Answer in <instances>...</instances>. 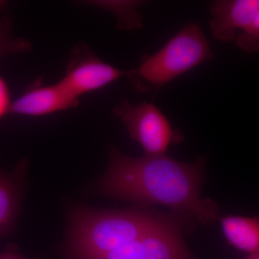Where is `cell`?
<instances>
[{"instance_id":"1","label":"cell","mask_w":259,"mask_h":259,"mask_svg":"<svg viewBox=\"0 0 259 259\" xmlns=\"http://www.w3.org/2000/svg\"><path fill=\"white\" fill-rule=\"evenodd\" d=\"M110 158L108 169L95 186L99 193L143 207L164 206L196 225L219 218L215 202L201 197L205 158L184 163L166 155L134 158L115 148Z\"/></svg>"},{"instance_id":"2","label":"cell","mask_w":259,"mask_h":259,"mask_svg":"<svg viewBox=\"0 0 259 259\" xmlns=\"http://www.w3.org/2000/svg\"><path fill=\"white\" fill-rule=\"evenodd\" d=\"M178 216L181 215L143 206L125 210L77 207L71 212L70 249L78 259L96 258Z\"/></svg>"},{"instance_id":"3","label":"cell","mask_w":259,"mask_h":259,"mask_svg":"<svg viewBox=\"0 0 259 259\" xmlns=\"http://www.w3.org/2000/svg\"><path fill=\"white\" fill-rule=\"evenodd\" d=\"M214 57L202 28L192 23L171 37L156 54L144 56L139 66L127 71V75L135 90L148 93L160 90Z\"/></svg>"},{"instance_id":"4","label":"cell","mask_w":259,"mask_h":259,"mask_svg":"<svg viewBox=\"0 0 259 259\" xmlns=\"http://www.w3.org/2000/svg\"><path fill=\"white\" fill-rule=\"evenodd\" d=\"M113 113L125 124L130 137L142 147L146 155H165L170 146L183 141L182 133L171 127L153 102L132 105L122 101Z\"/></svg>"},{"instance_id":"5","label":"cell","mask_w":259,"mask_h":259,"mask_svg":"<svg viewBox=\"0 0 259 259\" xmlns=\"http://www.w3.org/2000/svg\"><path fill=\"white\" fill-rule=\"evenodd\" d=\"M194 223L178 216L106 254L94 259H197L183 239V231Z\"/></svg>"},{"instance_id":"6","label":"cell","mask_w":259,"mask_h":259,"mask_svg":"<svg viewBox=\"0 0 259 259\" xmlns=\"http://www.w3.org/2000/svg\"><path fill=\"white\" fill-rule=\"evenodd\" d=\"M209 22L214 38L233 42L239 34L259 28L258 0H219L213 2Z\"/></svg>"},{"instance_id":"7","label":"cell","mask_w":259,"mask_h":259,"mask_svg":"<svg viewBox=\"0 0 259 259\" xmlns=\"http://www.w3.org/2000/svg\"><path fill=\"white\" fill-rule=\"evenodd\" d=\"M127 74V71L107 64L88 52L70 64L66 74L58 83L71 97L79 100L82 95L105 88Z\"/></svg>"},{"instance_id":"8","label":"cell","mask_w":259,"mask_h":259,"mask_svg":"<svg viewBox=\"0 0 259 259\" xmlns=\"http://www.w3.org/2000/svg\"><path fill=\"white\" fill-rule=\"evenodd\" d=\"M79 100L71 97L59 83L35 87L12 102L10 113L40 117L74 108Z\"/></svg>"},{"instance_id":"9","label":"cell","mask_w":259,"mask_h":259,"mask_svg":"<svg viewBox=\"0 0 259 259\" xmlns=\"http://www.w3.org/2000/svg\"><path fill=\"white\" fill-rule=\"evenodd\" d=\"M25 161L19 164L14 173L0 171V236L9 234L14 228L20 201V179L25 171Z\"/></svg>"},{"instance_id":"10","label":"cell","mask_w":259,"mask_h":259,"mask_svg":"<svg viewBox=\"0 0 259 259\" xmlns=\"http://www.w3.org/2000/svg\"><path fill=\"white\" fill-rule=\"evenodd\" d=\"M219 220L223 235L232 246L249 255L258 253V218L228 215Z\"/></svg>"},{"instance_id":"11","label":"cell","mask_w":259,"mask_h":259,"mask_svg":"<svg viewBox=\"0 0 259 259\" xmlns=\"http://www.w3.org/2000/svg\"><path fill=\"white\" fill-rule=\"evenodd\" d=\"M95 5L115 13L118 20V25L123 30L141 28L143 25L142 15L138 11V8L142 2H100Z\"/></svg>"},{"instance_id":"12","label":"cell","mask_w":259,"mask_h":259,"mask_svg":"<svg viewBox=\"0 0 259 259\" xmlns=\"http://www.w3.org/2000/svg\"><path fill=\"white\" fill-rule=\"evenodd\" d=\"M30 44L21 37H13L9 20L0 19V56L21 54L30 50Z\"/></svg>"},{"instance_id":"13","label":"cell","mask_w":259,"mask_h":259,"mask_svg":"<svg viewBox=\"0 0 259 259\" xmlns=\"http://www.w3.org/2000/svg\"><path fill=\"white\" fill-rule=\"evenodd\" d=\"M12 102L8 84L0 76V119L10 113Z\"/></svg>"},{"instance_id":"14","label":"cell","mask_w":259,"mask_h":259,"mask_svg":"<svg viewBox=\"0 0 259 259\" xmlns=\"http://www.w3.org/2000/svg\"><path fill=\"white\" fill-rule=\"evenodd\" d=\"M0 259H27L20 256L14 252L8 251L0 253Z\"/></svg>"},{"instance_id":"15","label":"cell","mask_w":259,"mask_h":259,"mask_svg":"<svg viewBox=\"0 0 259 259\" xmlns=\"http://www.w3.org/2000/svg\"><path fill=\"white\" fill-rule=\"evenodd\" d=\"M245 259H259L258 253H254V254H250Z\"/></svg>"}]
</instances>
